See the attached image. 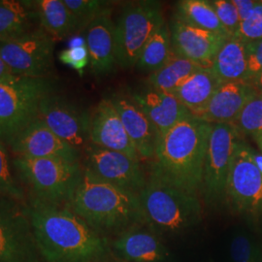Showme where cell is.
<instances>
[{"instance_id": "cell-1", "label": "cell", "mask_w": 262, "mask_h": 262, "mask_svg": "<svg viewBox=\"0 0 262 262\" xmlns=\"http://www.w3.org/2000/svg\"><path fill=\"white\" fill-rule=\"evenodd\" d=\"M29 213L43 262H102L111 251L103 235L66 205L30 200Z\"/></svg>"}, {"instance_id": "cell-2", "label": "cell", "mask_w": 262, "mask_h": 262, "mask_svg": "<svg viewBox=\"0 0 262 262\" xmlns=\"http://www.w3.org/2000/svg\"><path fill=\"white\" fill-rule=\"evenodd\" d=\"M212 129L192 115L178 122L160 138L149 174L200 195Z\"/></svg>"}, {"instance_id": "cell-3", "label": "cell", "mask_w": 262, "mask_h": 262, "mask_svg": "<svg viewBox=\"0 0 262 262\" xmlns=\"http://www.w3.org/2000/svg\"><path fill=\"white\" fill-rule=\"evenodd\" d=\"M66 206L102 235H118L134 225H145L138 194L97 178L84 168Z\"/></svg>"}, {"instance_id": "cell-4", "label": "cell", "mask_w": 262, "mask_h": 262, "mask_svg": "<svg viewBox=\"0 0 262 262\" xmlns=\"http://www.w3.org/2000/svg\"><path fill=\"white\" fill-rule=\"evenodd\" d=\"M145 225L160 234H174L196 225L202 217L200 195L148 175L139 193Z\"/></svg>"}, {"instance_id": "cell-5", "label": "cell", "mask_w": 262, "mask_h": 262, "mask_svg": "<svg viewBox=\"0 0 262 262\" xmlns=\"http://www.w3.org/2000/svg\"><path fill=\"white\" fill-rule=\"evenodd\" d=\"M12 163L31 200L56 205L68 204L84 172L81 162L63 159L13 157Z\"/></svg>"}, {"instance_id": "cell-6", "label": "cell", "mask_w": 262, "mask_h": 262, "mask_svg": "<svg viewBox=\"0 0 262 262\" xmlns=\"http://www.w3.org/2000/svg\"><path fill=\"white\" fill-rule=\"evenodd\" d=\"M58 93L54 78L16 76L0 82V141L7 143L36 120L42 100Z\"/></svg>"}, {"instance_id": "cell-7", "label": "cell", "mask_w": 262, "mask_h": 262, "mask_svg": "<svg viewBox=\"0 0 262 262\" xmlns=\"http://www.w3.org/2000/svg\"><path fill=\"white\" fill-rule=\"evenodd\" d=\"M164 23L159 1L142 0L124 3L115 24L117 66L122 69L135 67L142 49Z\"/></svg>"}, {"instance_id": "cell-8", "label": "cell", "mask_w": 262, "mask_h": 262, "mask_svg": "<svg viewBox=\"0 0 262 262\" xmlns=\"http://www.w3.org/2000/svg\"><path fill=\"white\" fill-rule=\"evenodd\" d=\"M225 203L249 224L262 228V174L253 163L252 147L243 138L235 146Z\"/></svg>"}, {"instance_id": "cell-9", "label": "cell", "mask_w": 262, "mask_h": 262, "mask_svg": "<svg viewBox=\"0 0 262 262\" xmlns=\"http://www.w3.org/2000/svg\"><path fill=\"white\" fill-rule=\"evenodd\" d=\"M0 262H43L29 206L0 195Z\"/></svg>"}, {"instance_id": "cell-10", "label": "cell", "mask_w": 262, "mask_h": 262, "mask_svg": "<svg viewBox=\"0 0 262 262\" xmlns=\"http://www.w3.org/2000/svg\"><path fill=\"white\" fill-rule=\"evenodd\" d=\"M55 40L43 28L0 43V56L15 75L54 78Z\"/></svg>"}, {"instance_id": "cell-11", "label": "cell", "mask_w": 262, "mask_h": 262, "mask_svg": "<svg viewBox=\"0 0 262 262\" xmlns=\"http://www.w3.org/2000/svg\"><path fill=\"white\" fill-rule=\"evenodd\" d=\"M240 134L230 123L213 124L207 150L200 196L209 206L225 203V187Z\"/></svg>"}, {"instance_id": "cell-12", "label": "cell", "mask_w": 262, "mask_h": 262, "mask_svg": "<svg viewBox=\"0 0 262 262\" xmlns=\"http://www.w3.org/2000/svg\"><path fill=\"white\" fill-rule=\"evenodd\" d=\"M83 167L97 178L139 195L146 186V172L140 160L90 144L84 150Z\"/></svg>"}, {"instance_id": "cell-13", "label": "cell", "mask_w": 262, "mask_h": 262, "mask_svg": "<svg viewBox=\"0 0 262 262\" xmlns=\"http://www.w3.org/2000/svg\"><path fill=\"white\" fill-rule=\"evenodd\" d=\"M90 116L56 93L42 100L37 119L83 155L90 145Z\"/></svg>"}, {"instance_id": "cell-14", "label": "cell", "mask_w": 262, "mask_h": 262, "mask_svg": "<svg viewBox=\"0 0 262 262\" xmlns=\"http://www.w3.org/2000/svg\"><path fill=\"white\" fill-rule=\"evenodd\" d=\"M14 157L29 159H58L81 162L82 154L57 137L39 119L30 122L7 143Z\"/></svg>"}, {"instance_id": "cell-15", "label": "cell", "mask_w": 262, "mask_h": 262, "mask_svg": "<svg viewBox=\"0 0 262 262\" xmlns=\"http://www.w3.org/2000/svg\"><path fill=\"white\" fill-rule=\"evenodd\" d=\"M119 114L122 124L141 160H152L159 137L147 115L135 101L131 93L115 92L108 96Z\"/></svg>"}, {"instance_id": "cell-16", "label": "cell", "mask_w": 262, "mask_h": 262, "mask_svg": "<svg viewBox=\"0 0 262 262\" xmlns=\"http://www.w3.org/2000/svg\"><path fill=\"white\" fill-rule=\"evenodd\" d=\"M90 144L122 152L141 161L119 114L108 97L101 99L91 113Z\"/></svg>"}, {"instance_id": "cell-17", "label": "cell", "mask_w": 262, "mask_h": 262, "mask_svg": "<svg viewBox=\"0 0 262 262\" xmlns=\"http://www.w3.org/2000/svg\"><path fill=\"white\" fill-rule=\"evenodd\" d=\"M172 50L197 64L211 68L213 60L229 38L194 28L173 18L170 26Z\"/></svg>"}, {"instance_id": "cell-18", "label": "cell", "mask_w": 262, "mask_h": 262, "mask_svg": "<svg viewBox=\"0 0 262 262\" xmlns=\"http://www.w3.org/2000/svg\"><path fill=\"white\" fill-rule=\"evenodd\" d=\"M111 250L127 262H165L169 257L159 233L146 225H134L117 235Z\"/></svg>"}, {"instance_id": "cell-19", "label": "cell", "mask_w": 262, "mask_h": 262, "mask_svg": "<svg viewBox=\"0 0 262 262\" xmlns=\"http://www.w3.org/2000/svg\"><path fill=\"white\" fill-rule=\"evenodd\" d=\"M131 95L147 115L159 134V140L173 126L191 114L173 93H165L146 86Z\"/></svg>"}, {"instance_id": "cell-20", "label": "cell", "mask_w": 262, "mask_h": 262, "mask_svg": "<svg viewBox=\"0 0 262 262\" xmlns=\"http://www.w3.org/2000/svg\"><path fill=\"white\" fill-rule=\"evenodd\" d=\"M256 94V91L248 81L224 83L195 118L211 124L232 123L246 104Z\"/></svg>"}, {"instance_id": "cell-21", "label": "cell", "mask_w": 262, "mask_h": 262, "mask_svg": "<svg viewBox=\"0 0 262 262\" xmlns=\"http://www.w3.org/2000/svg\"><path fill=\"white\" fill-rule=\"evenodd\" d=\"M112 13L94 19L85 28V41L90 55V67L97 77L111 74L117 66L115 53V23Z\"/></svg>"}, {"instance_id": "cell-22", "label": "cell", "mask_w": 262, "mask_h": 262, "mask_svg": "<svg viewBox=\"0 0 262 262\" xmlns=\"http://www.w3.org/2000/svg\"><path fill=\"white\" fill-rule=\"evenodd\" d=\"M41 28L33 0H0V43Z\"/></svg>"}, {"instance_id": "cell-23", "label": "cell", "mask_w": 262, "mask_h": 262, "mask_svg": "<svg viewBox=\"0 0 262 262\" xmlns=\"http://www.w3.org/2000/svg\"><path fill=\"white\" fill-rule=\"evenodd\" d=\"M222 84L211 68H201L188 77L174 94L189 113L196 117Z\"/></svg>"}, {"instance_id": "cell-24", "label": "cell", "mask_w": 262, "mask_h": 262, "mask_svg": "<svg viewBox=\"0 0 262 262\" xmlns=\"http://www.w3.org/2000/svg\"><path fill=\"white\" fill-rule=\"evenodd\" d=\"M41 28L56 40H62L81 32L78 20L63 0H33Z\"/></svg>"}, {"instance_id": "cell-25", "label": "cell", "mask_w": 262, "mask_h": 262, "mask_svg": "<svg viewBox=\"0 0 262 262\" xmlns=\"http://www.w3.org/2000/svg\"><path fill=\"white\" fill-rule=\"evenodd\" d=\"M247 67L246 43L232 36L216 54L211 69L224 84L247 81Z\"/></svg>"}, {"instance_id": "cell-26", "label": "cell", "mask_w": 262, "mask_h": 262, "mask_svg": "<svg viewBox=\"0 0 262 262\" xmlns=\"http://www.w3.org/2000/svg\"><path fill=\"white\" fill-rule=\"evenodd\" d=\"M201 68L204 67L180 56L172 50L168 60L159 70L150 73L146 84L155 90L174 94L188 77Z\"/></svg>"}, {"instance_id": "cell-27", "label": "cell", "mask_w": 262, "mask_h": 262, "mask_svg": "<svg viewBox=\"0 0 262 262\" xmlns=\"http://www.w3.org/2000/svg\"><path fill=\"white\" fill-rule=\"evenodd\" d=\"M175 19L224 37L231 36L225 30L208 0H182L176 3Z\"/></svg>"}, {"instance_id": "cell-28", "label": "cell", "mask_w": 262, "mask_h": 262, "mask_svg": "<svg viewBox=\"0 0 262 262\" xmlns=\"http://www.w3.org/2000/svg\"><path fill=\"white\" fill-rule=\"evenodd\" d=\"M172 53L170 28L166 21L151 35L141 51L136 68L141 71L155 72L168 60Z\"/></svg>"}, {"instance_id": "cell-29", "label": "cell", "mask_w": 262, "mask_h": 262, "mask_svg": "<svg viewBox=\"0 0 262 262\" xmlns=\"http://www.w3.org/2000/svg\"><path fill=\"white\" fill-rule=\"evenodd\" d=\"M79 23L81 31L91 23L107 13H112L114 2L104 0H63Z\"/></svg>"}, {"instance_id": "cell-30", "label": "cell", "mask_w": 262, "mask_h": 262, "mask_svg": "<svg viewBox=\"0 0 262 262\" xmlns=\"http://www.w3.org/2000/svg\"><path fill=\"white\" fill-rule=\"evenodd\" d=\"M9 151L6 144L0 141V195L25 202V187L12 171L13 163L10 160Z\"/></svg>"}, {"instance_id": "cell-31", "label": "cell", "mask_w": 262, "mask_h": 262, "mask_svg": "<svg viewBox=\"0 0 262 262\" xmlns=\"http://www.w3.org/2000/svg\"><path fill=\"white\" fill-rule=\"evenodd\" d=\"M240 134L253 135L262 132V94H256L238 115L234 122L230 123Z\"/></svg>"}, {"instance_id": "cell-32", "label": "cell", "mask_w": 262, "mask_h": 262, "mask_svg": "<svg viewBox=\"0 0 262 262\" xmlns=\"http://www.w3.org/2000/svg\"><path fill=\"white\" fill-rule=\"evenodd\" d=\"M230 255L234 262H262L260 246L245 233H238L232 238Z\"/></svg>"}, {"instance_id": "cell-33", "label": "cell", "mask_w": 262, "mask_h": 262, "mask_svg": "<svg viewBox=\"0 0 262 262\" xmlns=\"http://www.w3.org/2000/svg\"><path fill=\"white\" fill-rule=\"evenodd\" d=\"M235 37L240 39L244 43L253 42L262 39V2L257 1L251 15L241 21Z\"/></svg>"}, {"instance_id": "cell-34", "label": "cell", "mask_w": 262, "mask_h": 262, "mask_svg": "<svg viewBox=\"0 0 262 262\" xmlns=\"http://www.w3.org/2000/svg\"><path fill=\"white\" fill-rule=\"evenodd\" d=\"M215 10L221 24L232 37L238 30L240 19L232 0H208Z\"/></svg>"}, {"instance_id": "cell-35", "label": "cell", "mask_w": 262, "mask_h": 262, "mask_svg": "<svg viewBox=\"0 0 262 262\" xmlns=\"http://www.w3.org/2000/svg\"><path fill=\"white\" fill-rule=\"evenodd\" d=\"M58 59L66 66H70L80 76H83L84 69L90 64V55L86 45L83 47L67 48L58 54Z\"/></svg>"}, {"instance_id": "cell-36", "label": "cell", "mask_w": 262, "mask_h": 262, "mask_svg": "<svg viewBox=\"0 0 262 262\" xmlns=\"http://www.w3.org/2000/svg\"><path fill=\"white\" fill-rule=\"evenodd\" d=\"M247 81L262 72V39L246 43Z\"/></svg>"}, {"instance_id": "cell-37", "label": "cell", "mask_w": 262, "mask_h": 262, "mask_svg": "<svg viewBox=\"0 0 262 262\" xmlns=\"http://www.w3.org/2000/svg\"><path fill=\"white\" fill-rule=\"evenodd\" d=\"M235 8L237 10L240 23L247 19L254 9L257 1L255 0H232Z\"/></svg>"}, {"instance_id": "cell-38", "label": "cell", "mask_w": 262, "mask_h": 262, "mask_svg": "<svg viewBox=\"0 0 262 262\" xmlns=\"http://www.w3.org/2000/svg\"><path fill=\"white\" fill-rule=\"evenodd\" d=\"M17 75L13 73L8 64L3 60V58L0 56V82L8 81Z\"/></svg>"}, {"instance_id": "cell-39", "label": "cell", "mask_w": 262, "mask_h": 262, "mask_svg": "<svg viewBox=\"0 0 262 262\" xmlns=\"http://www.w3.org/2000/svg\"><path fill=\"white\" fill-rule=\"evenodd\" d=\"M86 45L85 37L81 34H76L69 39L68 48L83 47Z\"/></svg>"}, {"instance_id": "cell-40", "label": "cell", "mask_w": 262, "mask_h": 262, "mask_svg": "<svg viewBox=\"0 0 262 262\" xmlns=\"http://www.w3.org/2000/svg\"><path fill=\"white\" fill-rule=\"evenodd\" d=\"M252 158H253V163L256 166V168L259 170L262 174V152L254 150L252 147Z\"/></svg>"}, {"instance_id": "cell-41", "label": "cell", "mask_w": 262, "mask_h": 262, "mask_svg": "<svg viewBox=\"0 0 262 262\" xmlns=\"http://www.w3.org/2000/svg\"><path fill=\"white\" fill-rule=\"evenodd\" d=\"M248 82L252 84L257 94H262V72Z\"/></svg>"}, {"instance_id": "cell-42", "label": "cell", "mask_w": 262, "mask_h": 262, "mask_svg": "<svg viewBox=\"0 0 262 262\" xmlns=\"http://www.w3.org/2000/svg\"><path fill=\"white\" fill-rule=\"evenodd\" d=\"M253 139L254 140V142L256 143V145L258 146L259 150H260V151L262 152V132L261 133H258V134L253 135Z\"/></svg>"}, {"instance_id": "cell-43", "label": "cell", "mask_w": 262, "mask_h": 262, "mask_svg": "<svg viewBox=\"0 0 262 262\" xmlns=\"http://www.w3.org/2000/svg\"><path fill=\"white\" fill-rule=\"evenodd\" d=\"M260 249H261V254H262V245L260 246Z\"/></svg>"}, {"instance_id": "cell-44", "label": "cell", "mask_w": 262, "mask_h": 262, "mask_svg": "<svg viewBox=\"0 0 262 262\" xmlns=\"http://www.w3.org/2000/svg\"><path fill=\"white\" fill-rule=\"evenodd\" d=\"M260 1H261V2H262V0H260Z\"/></svg>"}]
</instances>
